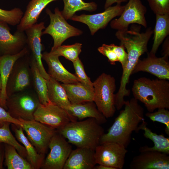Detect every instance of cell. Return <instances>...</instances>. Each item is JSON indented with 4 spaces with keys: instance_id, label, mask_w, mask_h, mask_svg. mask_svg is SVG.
Returning <instances> with one entry per match:
<instances>
[{
    "instance_id": "14",
    "label": "cell",
    "mask_w": 169,
    "mask_h": 169,
    "mask_svg": "<svg viewBox=\"0 0 169 169\" xmlns=\"http://www.w3.org/2000/svg\"><path fill=\"white\" fill-rule=\"evenodd\" d=\"M10 30L7 23L0 22V56L17 54L26 45L25 31L17 30L12 34Z\"/></svg>"
},
{
    "instance_id": "29",
    "label": "cell",
    "mask_w": 169,
    "mask_h": 169,
    "mask_svg": "<svg viewBox=\"0 0 169 169\" xmlns=\"http://www.w3.org/2000/svg\"><path fill=\"white\" fill-rule=\"evenodd\" d=\"M4 151L5 163L8 169H33L29 162L14 147L6 144Z\"/></svg>"
},
{
    "instance_id": "22",
    "label": "cell",
    "mask_w": 169,
    "mask_h": 169,
    "mask_svg": "<svg viewBox=\"0 0 169 169\" xmlns=\"http://www.w3.org/2000/svg\"><path fill=\"white\" fill-rule=\"evenodd\" d=\"M65 109L80 120L86 118H92L100 124L107 121L106 118L99 111L94 101L71 104Z\"/></svg>"
},
{
    "instance_id": "39",
    "label": "cell",
    "mask_w": 169,
    "mask_h": 169,
    "mask_svg": "<svg viewBox=\"0 0 169 169\" xmlns=\"http://www.w3.org/2000/svg\"><path fill=\"white\" fill-rule=\"evenodd\" d=\"M113 44V47L119 62L121 64L122 69L126 66L128 61L127 53L125 50V48L123 45L118 46Z\"/></svg>"
},
{
    "instance_id": "33",
    "label": "cell",
    "mask_w": 169,
    "mask_h": 169,
    "mask_svg": "<svg viewBox=\"0 0 169 169\" xmlns=\"http://www.w3.org/2000/svg\"><path fill=\"white\" fill-rule=\"evenodd\" d=\"M21 9L15 8L10 10L0 8V22L12 26L18 25L23 15Z\"/></svg>"
},
{
    "instance_id": "24",
    "label": "cell",
    "mask_w": 169,
    "mask_h": 169,
    "mask_svg": "<svg viewBox=\"0 0 169 169\" xmlns=\"http://www.w3.org/2000/svg\"><path fill=\"white\" fill-rule=\"evenodd\" d=\"M147 123L144 120L138 126L137 133L140 130L144 131L143 135L146 138L152 141L154 143V146L150 147L146 145L141 147L139 149L140 152L153 151L162 152L168 155L169 154V138H166L161 135H158L153 132L151 130L147 127Z\"/></svg>"
},
{
    "instance_id": "40",
    "label": "cell",
    "mask_w": 169,
    "mask_h": 169,
    "mask_svg": "<svg viewBox=\"0 0 169 169\" xmlns=\"http://www.w3.org/2000/svg\"><path fill=\"white\" fill-rule=\"evenodd\" d=\"M127 0H106L105 3L104 8L105 9L110 7L114 3H121L123 2H126Z\"/></svg>"
},
{
    "instance_id": "38",
    "label": "cell",
    "mask_w": 169,
    "mask_h": 169,
    "mask_svg": "<svg viewBox=\"0 0 169 169\" xmlns=\"http://www.w3.org/2000/svg\"><path fill=\"white\" fill-rule=\"evenodd\" d=\"M7 122L21 126L22 124L20 120L12 117L6 109L0 106V127Z\"/></svg>"
},
{
    "instance_id": "35",
    "label": "cell",
    "mask_w": 169,
    "mask_h": 169,
    "mask_svg": "<svg viewBox=\"0 0 169 169\" xmlns=\"http://www.w3.org/2000/svg\"><path fill=\"white\" fill-rule=\"evenodd\" d=\"M145 115L153 122H158L166 125L165 131L169 136V111L167 109L162 108L158 109L155 112H148Z\"/></svg>"
},
{
    "instance_id": "15",
    "label": "cell",
    "mask_w": 169,
    "mask_h": 169,
    "mask_svg": "<svg viewBox=\"0 0 169 169\" xmlns=\"http://www.w3.org/2000/svg\"><path fill=\"white\" fill-rule=\"evenodd\" d=\"M140 71L147 72L161 79H169L168 57H156L155 54L148 53L146 58L139 59L132 74Z\"/></svg>"
},
{
    "instance_id": "13",
    "label": "cell",
    "mask_w": 169,
    "mask_h": 169,
    "mask_svg": "<svg viewBox=\"0 0 169 169\" xmlns=\"http://www.w3.org/2000/svg\"><path fill=\"white\" fill-rule=\"evenodd\" d=\"M44 22L36 23L27 28L24 31L27 36L26 46L31 53L30 59L35 61L43 76L47 80L50 78L46 72L42 61L43 45L41 43L42 32L45 29Z\"/></svg>"
},
{
    "instance_id": "3",
    "label": "cell",
    "mask_w": 169,
    "mask_h": 169,
    "mask_svg": "<svg viewBox=\"0 0 169 169\" xmlns=\"http://www.w3.org/2000/svg\"><path fill=\"white\" fill-rule=\"evenodd\" d=\"M68 142L77 147H86L95 150L105 133L103 128L94 118L71 121L57 131Z\"/></svg>"
},
{
    "instance_id": "42",
    "label": "cell",
    "mask_w": 169,
    "mask_h": 169,
    "mask_svg": "<svg viewBox=\"0 0 169 169\" xmlns=\"http://www.w3.org/2000/svg\"><path fill=\"white\" fill-rule=\"evenodd\" d=\"M4 156V148L0 145V169L3 168V163Z\"/></svg>"
},
{
    "instance_id": "23",
    "label": "cell",
    "mask_w": 169,
    "mask_h": 169,
    "mask_svg": "<svg viewBox=\"0 0 169 169\" xmlns=\"http://www.w3.org/2000/svg\"><path fill=\"white\" fill-rule=\"evenodd\" d=\"M58 0H31L28 3L26 10L17 30L24 31L27 28L36 24L42 10L51 2Z\"/></svg>"
},
{
    "instance_id": "37",
    "label": "cell",
    "mask_w": 169,
    "mask_h": 169,
    "mask_svg": "<svg viewBox=\"0 0 169 169\" xmlns=\"http://www.w3.org/2000/svg\"><path fill=\"white\" fill-rule=\"evenodd\" d=\"M97 49L100 53L107 57L111 64L115 65V62L118 61V58L113 49L112 44L110 45L103 44Z\"/></svg>"
},
{
    "instance_id": "4",
    "label": "cell",
    "mask_w": 169,
    "mask_h": 169,
    "mask_svg": "<svg viewBox=\"0 0 169 169\" xmlns=\"http://www.w3.org/2000/svg\"><path fill=\"white\" fill-rule=\"evenodd\" d=\"M93 101L99 111L106 118L113 116L115 104V79L110 75L103 73L93 82Z\"/></svg>"
},
{
    "instance_id": "41",
    "label": "cell",
    "mask_w": 169,
    "mask_h": 169,
    "mask_svg": "<svg viewBox=\"0 0 169 169\" xmlns=\"http://www.w3.org/2000/svg\"><path fill=\"white\" fill-rule=\"evenodd\" d=\"M162 49L163 56L168 57L169 55L168 39H166L164 43Z\"/></svg>"
},
{
    "instance_id": "18",
    "label": "cell",
    "mask_w": 169,
    "mask_h": 169,
    "mask_svg": "<svg viewBox=\"0 0 169 169\" xmlns=\"http://www.w3.org/2000/svg\"><path fill=\"white\" fill-rule=\"evenodd\" d=\"M28 53L26 46L19 52L13 54H5L0 56V75L2 81V91L0 96V106L7 109L6 105L8 96L6 92L7 83L10 74L16 62L19 59Z\"/></svg>"
},
{
    "instance_id": "6",
    "label": "cell",
    "mask_w": 169,
    "mask_h": 169,
    "mask_svg": "<svg viewBox=\"0 0 169 169\" xmlns=\"http://www.w3.org/2000/svg\"><path fill=\"white\" fill-rule=\"evenodd\" d=\"M40 103L37 95L20 92L8 97L6 105L13 118L30 120H34V114Z\"/></svg>"
},
{
    "instance_id": "21",
    "label": "cell",
    "mask_w": 169,
    "mask_h": 169,
    "mask_svg": "<svg viewBox=\"0 0 169 169\" xmlns=\"http://www.w3.org/2000/svg\"><path fill=\"white\" fill-rule=\"evenodd\" d=\"M11 125L16 138L24 146L27 153V160L31 164L33 169L41 168L45 159V155L38 153L24 134L21 126L12 123Z\"/></svg>"
},
{
    "instance_id": "16",
    "label": "cell",
    "mask_w": 169,
    "mask_h": 169,
    "mask_svg": "<svg viewBox=\"0 0 169 169\" xmlns=\"http://www.w3.org/2000/svg\"><path fill=\"white\" fill-rule=\"evenodd\" d=\"M130 169H169V155L158 151L140 152L129 164Z\"/></svg>"
},
{
    "instance_id": "7",
    "label": "cell",
    "mask_w": 169,
    "mask_h": 169,
    "mask_svg": "<svg viewBox=\"0 0 169 169\" xmlns=\"http://www.w3.org/2000/svg\"><path fill=\"white\" fill-rule=\"evenodd\" d=\"M34 120L58 131L77 119L50 101L45 105L40 103L34 114Z\"/></svg>"
},
{
    "instance_id": "32",
    "label": "cell",
    "mask_w": 169,
    "mask_h": 169,
    "mask_svg": "<svg viewBox=\"0 0 169 169\" xmlns=\"http://www.w3.org/2000/svg\"><path fill=\"white\" fill-rule=\"evenodd\" d=\"M82 47V44L77 43L71 45H61L54 49H51L50 52L59 57L63 56L73 62L79 58Z\"/></svg>"
},
{
    "instance_id": "8",
    "label": "cell",
    "mask_w": 169,
    "mask_h": 169,
    "mask_svg": "<svg viewBox=\"0 0 169 169\" xmlns=\"http://www.w3.org/2000/svg\"><path fill=\"white\" fill-rule=\"evenodd\" d=\"M21 126L26 133L27 138L39 153H47L49 141L57 130L34 120L19 119Z\"/></svg>"
},
{
    "instance_id": "10",
    "label": "cell",
    "mask_w": 169,
    "mask_h": 169,
    "mask_svg": "<svg viewBox=\"0 0 169 169\" xmlns=\"http://www.w3.org/2000/svg\"><path fill=\"white\" fill-rule=\"evenodd\" d=\"M146 8L141 0H129L120 17L111 21L110 27L117 30H122L128 29L131 24L137 23L146 28Z\"/></svg>"
},
{
    "instance_id": "9",
    "label": "cell",
    "mask_w": 169,
    "mask_h": 169,
    "mask_svg": "<svg viewBox=\"0 0 169 169\" xmlns=\"http://www.w3.org/2000/svg\"><path fill=\"white\" fill-rule=\"evenodd\" d=\"M57 131L52 137L49 144L50 151L44 159L41 168L63 169L72 151V146Z\"/></svg>"
},
{
    "instance_id": "1",
    "label": "cell",
    "mask_w": 169,
    "mask_h": 169,
    "mask_svg": "<svg viewBox=\"0 0 169 169\" xmlns=\"http://www.w3.org/2000/svg\"><path fill=\"white\" fill-rule=\"evenodd\" d=\"M138 101L133 98L125 101L124 109L120 112L107 132L102 136L100 144L112 142L127 148L132 133L136 132L139 125L144 120V109Z\"/></svg>"
},
{
    "instance_id": "20",
    "label": "cell",
    "mask_w": 169,
    "mask_h": 169,
    "mask_svg": "<svg viewBox=\"0 0 169 169\" xmlns=\"http://www.w3.org/2000/svg\"><path fill=\"white\" fill-rule=\"evenodd\" d=\"M96 164L95 150L77 147L71 151L63 169H93Z\"/></svg>"
},
{
    "instance_id": "27",
    "label": "cell",
    "mask_w": 169,
    "mask_h": 169,
    "mask_svg": "<svg viewBox=\"0 0 169 169\" xmlns=\"http://www.w3.org/2000/svg\"><path fill=\"white\" fill-rule=\"evenodd\" d=\"M156 15L154 42L150 53L156 54L160 44L169 34V14Z\"/></svg>"
},
{
    "instance_id": "5",
    "label": "cell",
    "mask_w": 169,
    "mask_h": 169,
    "mask_svg": "<svg viewBox=\"0 0 169 169\" xmlns=\"http://www.w3.org/2000/svg\"><path fill=\"white\" fill-rule=\"evenodd\" d=\"M46 12L50 18V23L42 32V35L49 34L52 37L54 44L51 49H54L61 45L67 39L71 37L80 35L82 31L69 24L62 15L58 8L53 13L47 8Z\"/></svg>"
},
{
    "instance_id": "26",
    "label": "cell",
    "mask_w": 169,
    "mask_h": 169,
    "mask_svg": "<svg viewBox=\"0 0 169 169\" xmlns=\"http://www.w3.org/2000/svg\"><path fill=\"white\" fill-rule=\"evenodd\" d=\"M29 59L34 87L40 103L44 105L47 104L50 102L48 96L47 80L41 75L35 61Z\"/></svg>"
},
{
    "instance_id": "12",
    "label": "cell",
    "mask_w": 169,
    "mask_h": 169,
    "mask_svg": "<svg viewBox=\"0 0 169 169\" xmlns=\"http://www.w3.org/2000/svg\"><path fill=\"white\" fill-rule=\"evenodd\" d=\"M124 8L125 5H121V3H117L114 6L109 7L101 13L94 14H84L79 16L74 15L71 19L86 24L91 34L93 35L99 29L105 28L113 18L120 16Z\"/></svg>"
},
{
    "instance_id": "36",
    "label": "cell",
    "mask_w": 169,
    "mask_h": 169,
    "mask_svg": "<svg viewBox=\"0 0 169 169\" xmlns=\"http://www.w3.org/2000/svg\"><path fill=\"white\" fill-rule=\"evenodd\" d=\"M151 9L156 14H169V0H147Z\"/></svg>"
},
{
    "instance_id": "11",
    "label": "cell",
    "mask_w": 169,
    "mask_h": 169,
    "mask_svg": "<svg viewBox=\"0 0 169 169\" xmlns=\"http://www.w3.org/2000/svg\"><path fill=\"white\" fill-rule=\"evenodd\" d=\"M127 152L124 146L116 142H109L100 144L95 150L96 163L115 169H122Z\"/></svg>"
},
{
    "instance_id": "44",
    "label": "cell",
    "mask_w": 169,
    "mask_h": 169,
    "mask_svg": "<svg viewBox=\"0 0 169 169\" xmlns=\"http://www.w3.org/2000/svg\"><path fill=\"white\" fill-rule=\"evenodd\" d=\"M2 81L1 79V76L0 75V96L1 92L2 91Z\"/></svg>"
},
{
    "instance_id": "34",
    "label": "cell",
    "mask_w": 169,
    "mask_h": 169,
    "mask_svg": "<svg viewBox=\"0 0 169 169\" xmlns=\"http://www.w3.org/2000/svg\"><path fill=\"white\" fill-rule=\"evenodd\" d=\"M75 72V75L79 82L89 90L94 92L93 82L87 75L85 72L84 66L81 60L78 58L73 62Z\"/></svg>"
},
{
    "instance_id": "31",
    "label": "cell",
    "mask_w": 169,
    "mask_h": 169,
    "mask_svg": "<svg viewBox=\"0 0 169 169\" xmlns=\"http://www.w3.org/2000/svg\"><path fill=\"white\" fill-rule=\"evenodd\" d=\"M11 123L5 122L0 127V144L4 143L14 147L18 153L24 158H27V153L24 146L20 144L11 133L10 125Z\"/></svg>"
},
{
    "instance_id": "28",
    "label": "cell",
    "mask_w": 169,
    "mask_h": 169,
    "mask_svg": "<svg viewBox=\"0 0 169 169\" xmlns=\"http://www.w3.org/2000/svg\"><path fill=\"white\" fill-rule=\"evenodd\" d=\"M48 96L52 102L65 109L71 104L66 91L59 81L50 77L47 80Z\"/></svg>"
},
{
    "instance_id": "25",
    "label": "cell",
    "mask_w": 169,
    "mask_h": 169,
    "mask_svg": "<svg viewBox=\"0 0 169 169\" xmlns=\"http://www.w3.org/2000/svg\"><path fill=\"white\" fill-rule=\"evenodd\" d=\"M61 84L65 90L71 104L93 101L94 92L86 88L80 82Z\"/></svg>"
},
{
    "instance_id": "30",
    "label": "cell",
    "mask_w": 169,
    "mask_h": 169,
    "mask_svg": "<svg viewBox=\"0 0 169 169\" xmlns=\"http://www.w3.org/2000/svg\"><path fill=\"white\" fill-rule=\"evenodd\" d=\"M63 1L64 8L61 12L66 20L71 19L75 13L79 11L93 12L97 9V4L93 2L86 3L82 0H63Z\"/></svg>"
},
{
    "instance_id": "43",
    "label": "cell",
    "mask_w": 169,
    "mask_h": 169,
    "mask_svg": "<svg viewBox=\"0 0 169 169\" xmlns=\"http://www.w3.org/2000/svg\"><path fill=\"white\" fill-rule=\"evenodd\" d=\"M93 169H115L114 168L106 165L99 164L95 166Z\"/></svg>"
},
{
    "instance_id": "19",
    "label": "cell",
    "mask_w": 169,
    "mask_h": 169,
    "mask_svg": "<svg viewBox=\"0 0 169 169\" xmlns=\"http://www.w3.org/2000/svg\"><path fill=\"white\" fill-rule=\"evenodd\" d=\"M59 57L50 52H45L42 54V59L48 65V73L50 77L64 84L79 82L76 75L69 72L63 66Z\"/></svg>"
},
{
    "instance_id": "17",
    "label": "cell",
    "mask_w": 169,
    "mask_h": 169,
    "mask_svg": "<svg viewBox=\"0 0 169 169\" xmlns=\"http://www.w3.org/2000/svg\"><path fill=\"white\" fill-rule=\"evenodd\" d=\"M21 58L14 64L8 79L6 87L8 97L23 91L30 85L31 69L26 61H21Z\"/></svg>"
},
{
    "instance_id": "2",
    "label": "cell",
    "mask_w": 169,
    "mask_h": 169,
    "mask_svg": "<svg viewBox=\"0 0 169 169\" xmlns=\"http://www.w3.org/2000/svg\"><path fill=\"white\" fill-rule=\"evenodd\" d=\"M134 98L143 103L149 112L156 109H169V82L145 77L134 80L132 88Z\"/></svg>"
}]
</instances>
